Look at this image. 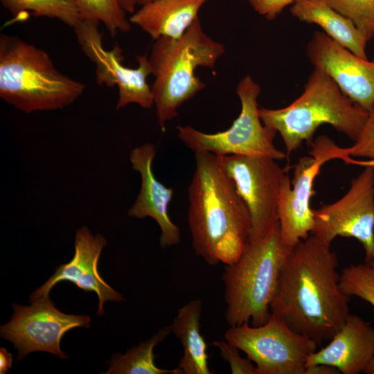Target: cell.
Segmentation results:
<instances>
[{
    "label": "cell",
    "instance_id": "1",
    "mask_svg": "<svg viewBox=\"0 0 374 374\" xmlns=\"http://www.w3.org/2000/svg\"><path fill=\"white\" fill-rule=\"evenodd\" d=\"M338 260L330 245L310 235L290 252L283 266L271 314L319 346L341 328L350 296L339 286Z\"/></svg>",
    "mask_w": 374,
    "mask_h": 374
},
{
    "label": "cell",
    "instance_id": "2",
    "mask_svg": "<svg viewBox=\"0 0 374 374\" xmlns=\"http://www.w3.org/2000/svg\"><path fill=\"white\" fill-rule=\"evenodd\" d=\"M195 169L188 188V224L195 254L207 264L235 262L249 242L250 214L220 156L195 152Z\"/></svg>",
    "mask_w": 374,
    "mask_h": 374
},
{
    "label": "cell",
    "instance_id": "3",
    "mask_svg": "<svg viewBox=\"0 0 374 374\" xmlns=\"http://www.w3.org/2000/svg\"><path fill=\"white\" fill-rule=\"evenodd\" d=\"M86 87L57 70L44 50L18 36L0 34V98L7 104L26 114L63 109Z\"/></svg>",
    "mask_w": 374,
    "mask_h": 374
},
{
    "label": "cell",
    "instance_id": "4",
    "mask_svg": "<svg viewBox=\"0 0 374 374\" xmlns=\"http://www.w3.org/2000/svg\"><path fill=\"white\" fill-rule=\"evenodd\" d=\"M263 124L280 135L287 154L298 150L303 141L308 145L322 125L356 141L368 112L353 103L322 70L314 68L302 94L288 106L280 109L259 108Z\"/></svg>",
    "mask_w": 374,
    "mask_h": 374
},
{
    "label": "cell",
    "instance_id": "5",
    "mask_svg": "<svg viewBox=\"0 0 374 374\" xmlns=\"http://www.w3.org/2000/svg\"><path fill=\"white\" fill-rule=\"evenodd\" d=\"M224 53V46L204 32L199 17L181 37L154 40L149 57L154 76L151 89L162 132L166 123L178 116L179 107L205 88L195 69H213Z\"/></svg>",
    "mask_w": 374,
    "mask_h": 374
},
{
    "label": "cell",
    "instance_id": "6",
    "mask_svg": "<svg viewBox=\"0 0 374 374\" xmlns=\"http://www.w3.org/2000/svg\"><path fill=\"white\" fill-rule=\"evenodd\" d=\"M291 251L282 240L278 223L262 239L249 242L235 262L225 265L222 280L229 327L249 322L259 326L269 320L280 272Z\"/></svg>",
    "mask_w": 374,
    "mask_h": 374
},
{
    "label": "cell",
    "instance_id": "7",
    "mask_svg": "<svg viewBox=\"0 0 374 374\" xmlns=\"http://www.w3.org/2000/svg\"><path fill=\"white\" fill-rule=\"evenodd\" d=\"M260 87L250 75L238 84L241 110L231 127L222 132L205 133L190 125H177V136L195 152H207L218 156H262L281 160L287 154L274 144L276 132L265 125L258 112V97Z\"/></svg>",
    "mask_w": 374,
    "mask_h": 374
},
{
    "label": "cell",
    "instance_id": "8",
    "mask_svg": "<svg viewBox=\"0 0 374 374\" xmlns=\"http://www.w3.org/2000/svg\"><path fill=\"white\" fill-rule=\"evenodd\" d=\"M224 338L254 364L256 374H304L308 357L319 347L271 314L259 326L229 327Z\"/></svg>",
    "mask_w": 374,
    "mask_h": 374
},
{
    "label": "cell",
    "instance_id": "9",
    "mask_svg": "<svg viewBox=\"0 0 374 374\" xmlns=\"http://www.w3.org/2000/svg\"><path fill=\"white\" fill-rule=\"evenodd\" d=\"M220 159L248 208L249 242L262 239L278 224V202L285 170L267 157L235 154Z\"/></svg>",
    "mask_w": 374,
    "mask_h": 374
},
{
    "label": "cell",
    "instance_id": "10",
    "mask_svg": "<svg viewBox=\"0 0 374 374\" xmlns=\"http://www.w3.org/2000/svg\"><path fill=\"white\" fill-rule=\"evenodd\" d=\"M99 23L84 19L73 28L82 51L95 65L96 83L108 87L117 86V110L132 103L143 109L152 108L153 96L151 86L147 82L148 77L152 74L149 57L146 55H139L136 56L138 67L125 66L122 50L118 45L108 51L103 47Z\"/></svg>",
    "mask_w": 374,
    "mask_h": 374
},
{
    "label": "cell",
    "instance_id": "11",
    "mask_svg": "<svg viewBox=\"0 0 374 374\" xmlns=\"http://www.w3.org/2000/svg\"><path fill=\"white\" fill-rule=\"evenodd\" d=\"M310 235L330 245L337 236L355 238L364 261H374V166H366L337 201L314 210Z\"/></svg>",
    "mask_w": 374,
    "mask_h": 374
},
{
    "label": "cell",
    "instance_id": "12",
    "mask_svg": "<svg viewBox=\"0 0 374 374\" xmlns=\"http://www.w3.org/2000/svg\"><path fill=\"white\" fill-rule=\"evenodd\" d=\"M28 306L13 304L14 314L0 328V335L18 350L17 362L34 351H44L67 359L60 349L63 335L74 328L90 326L86 315L67 314L57 309L48 295L31 301Z\"/></svg>",
    "mask_w": 374,
    "mask_h": 374
},
{
    "label": "cell",
    "instance_id": "13",
    "mask_svg": "<svg viewBox=\"0 0 374 374\" xmlns=\"http://www.w3.org/2000/svg\"><path fill=\"white\" fill-rule=\"evenodd\" d=\"M307 55L353 103L368 112L374 107V59L358 57L321 31L313 34Z\"/></svg>",
    "mask_w": 374,
    "mask_h": 374
},
{
    "label": "cell",
    "instance_id": "14",
    "mask_svg": "<svg viewBox=\"0 0 374 374\" xmlns=\"http://www.w3.org/2000/svg\"><path fill=\"white\" fill-rule=\"evenodd\" d=\"M324 163L317 154L301 157L294 167L292 180L288 175L283 179L278 202V223L282 240L291 250L307 238L313 229L314 209L310 206L312 186Z\"/></svg>",
    "mask_w": 374,
    "mask_h": 374
},
{
    "label": "cell",
    "instance_id": "15",
    "mask_svg": "<svg viewBox=\"0 0 374 374\" xmlns=\"http://www.w3.org/2000/svg\"><path fill=\"white\" fill-rule=\"evenodd\" d=\"M106 244L107 240L101 233L93 235L85 226L78 229L75 234L73 258L56 268L55 274L30 295V302L48 295L53 286L63 280H69L86 292H94L98 297L96 312L98 316L104 314L105 301H124L122 294L108 285L98 271L99 257Z\"/></svg>",
    "mask_w": 374,
    "mask_h": 374
},
{
    "label": "cell",
    "instance_id": "16",
    "mask_svg": "<svg viewBox=\"0 0 374 374\" xmlns=\"http://www.w3.org/2000/svg\"><path fill=\"white\" fill-rule=\"evenodd\" d=\"M156 152V146L146 143L135 147L130 154L132 168L141 177V188L127 215L138 219L150 217L155 220L161 229L160 246L165 249L180 242V229L171 220L168 211L174 194L173 188L160 182L153 172L152 163Z\"/></svg>",
    "mask_w": 374,
    "mask_h": 374
},
{
    "label": "cell",
    "instance_id": "17",
    "mask_svg": "<svg viewBox=\"0 0 374 374\" xmlns=\"http://www.w3.org/2000/svg\"><path fill=\"white\" fill-rule=\"evenodd\" d=\"M330 341L308 357L305 367L323 364L344 374H358L374 357V328L356 314H349Z\"/></svg>",
    "mask_w": 374,
    "mask_h": 374
},
{
    "label": "cell",
    "instance_id": "18",
    "mask_svg": "<svg viewBox=\"0 0 374 374\" xmlns=\"http://www.w3.org/2000/svg\"><path fill=\"white\" fill-rule=\"evenodd\" d=\"M208 0H152L129 18L154 40L160 37H181L198 17Z\"/></svg>",
    "mask_w": 374,
    "mask_h": 374
},
{
    "label": "cell",
    "instance_id": "19",
    "mask_svg": "<svg viewBox=\"0 0 374 374\" xmlns=\"http://www.w3.org/2000/svg\"><path fill=\"white\" fill-rule=\"evenodd\" d=\"M290 11L299 20L319 26L330 38L355 55L368 59L365 37L350 19L324 0H298Z\"/></svg>",
    "mask_w": 374,
    "mask_h": 374
},
{
    "label": "cell",
    "instance_id": "20",
    "mask_svg": "<svg viewBox=\"0 0 374 374\" xmlns=\"http://www.w3.org/2000/svg\"><path fill=\"white\" fill-rule=\"evenodd\" d=\"M203 305L195 299L179 308L172 323L171 333L178 339L183 355L177 368L181 374H211L207 344L200 331Z\"/></svg>",
    "mask_w": 374,
    "mask_h": 374
},
{
    "label": "cell",
    "instance_id": "21",
    "mask_svg": "<svg viewBox=\"0 0 374 374\" xmlns=\"http://www.w3.org/2000/svg\"><path fill=\"white\" fill-rule=\"evenodd\" d=\"M170 333L169 325L161 328L150 339L129 349L125 354H114L109 369L103 374H181L177 367L161 368L154 363V347Z\"/></svg>",
    "mask_w": 374,
    "mask_h": 374
},
{
    "label": "cell",
    "instance_id": "22",
    "mask_svg": "<svg viewBox=\"0 0 374 374\" xmlns=\"http://www.w3.org/2000/svg\"><path fill=\"white\" fill-rule=\"evenodd\" d=\"M14 19L35 17L57 19L71 28L83 19L74 0H0Z\"/></svg>",
    "mask_w": 374,
    "mask_h": 374
},
{
    "label": "cell",
    "instance_id": "23",
    "mask_svg": "<svg viewBox=\"0 0 374 374\" xmlns=\"http://www.w3.org/2000/svg\"><path fill=\"white\" fill-rule=\"evenodd\" d=\"M74 1L83 19L103 22L111 37H116L118 31L130 30L132 24L126 18V12L122 8L120 0Z\"/></svg>",
    "mask_w": 374,
    "mask_h": 374
},
{
    "label": "cell",
    "instance_id": "24",
    "mask_svg": "<svg viewBox=\"0 0 374 374\" xmlns=\"http://www.w3.org/2000/svg\"><path fill=\"white\" fill-rule=\"evenodd\" d=\"M332 159H341L347 163L368 166L374 161V107L368 112V118L362 130L353 145L342 148L332 140L328 144Z\"/></svg>",
    "mask_w": 374,
    "mask_h": 374
},
{
    "label": "cell",
    "instance_id": "25",
    "mask_svg": "<svg viewBox=\"0 0 374 374\" xmlns=\"http://www.w3.org/2000/svg\"><path fill=\"white\" fill-rule=\"evenodd\" d=\"M341 291L368 302L374 308V261L350 265L340 273Z\"/></svg>",
    "mask_w": 374,
    "mask_h": 374
},
{
    "label": "cell",
    "instance_id": "26",
    "mask_svg": "<svg viewBox=\"0 0 374 374\" xmlns=\"http://www.w3.org/2000/svg\"><path fill=\"white\" fill-rule=\"evenodd\" d=\"M350 19L369 42L374 38V0H324Z\"/></svg>",
    "mask_w": 374,
    "mask_h": 374
},
{
    "label": "cell",
    "instance_id": "27",
    "mask_svg": "<svg viewBox=\"0 0 374 374\" xmlns=\"http://www.w3.org/2000/svg\"><path fill=\"white\" fill-rule=\"evenodd\" d=\"M212 345L219 350L232 374H256L254 364L247 357H242L239 353L240 350L226 340L214 341Z\"/></svg>",
    "mask_w": 374,
    "mask_h": 374
},
{
    "label": "cell",
    "instance_id": "28",
    "mask_svg": "<svg viewBox=\"0 0 374 374\" xmlns=\"http://www.w3.org/2000/svg\"><path fill=\"white\" fill-rule=\"evenodd\" d=\"M298 0H248L251 6L259 15L268 20L275 19L288 5Z\"/></svg>",
    "mask_w": 374,
    "mask_h": 374
},
{
    "label": "cell",
    "instance_id": "29",
    "mask_svg": "<svg viewBox=\"0 0 374 374\" xmlns=\"http://www.w3.org/2000/svg\"><path fill=\"white\" fill-rule=\"evenodd\" d=\"M340 372L335 367L323 364H316L305 367L304 374H337Z\"/></svg>",
    "mask_w": 374,
    "mask_h": 374
},
{
    "label": "cell",
    "instance_id": "30",
    "mask_svg": "<svg viewBox=\"0 0 374 374\" xmlns=\"http://www.w3.org/2000/svg\"><path fill=\"white\" fill-rule=\"evenodd\" d=\"M12 355L5 348H0V373H6L12 367Z\"/></svg>",
    "mask_w": 374,
    "mask_h": 374
},
{
    "label": "cell",
    "instance_id": "31",
    "mask_svg": "<svg viewBox=\"0 0 374 374\" xmlns=\"http://www.w3.org/2000/svg\"><path fill=\"white\" fill-rule=\"evenodd\" d=\"M141 0H120L122 8L126 12L134 13L137 5H139Z\"/></svg>",
    "mask_w": 374,
    "mask_h": 374
},
{
    "label": "cell",
    "instance_id": "32",
    "mask_svg": "<svg viewBox=\"0 0 374 374\" xmlns=\"http://www.w3.org/2000/svg\"><path fill=\"white\" fill-rule=\"evenodd\" d=\"M364 373L367 374H374V357L365 368Z\"/></svg>",
    "mask_w": 374,
    "mask_h": 374
},
{
    "label": "cell",
    "instance_id": "33",
    "mask_svg": "<svg viewBox=\"0 0 374 374\" xmlns=\"http://www.w3.org/2000/svg\"><path fill=\"white\" fill-rule=\"evenodd\" d=\"M151 1H152V0H141V1L139 3V5L141 6V5L145 4V3H148V2H150Z\"/></svg>",
    "mask_w": 374,
    "mask_h": 374
},
{
    "label": "cell",
    "instance_id": "34",
    "mask_svg": "<svg viewBox=\"0 0 374 374\" xmlns=\"http://www.w3.org/2000/svg\"><path fill=\"white\" fill-rule=\"evenodd\" d=\"M328 139H329V138L328 137V138L326 139V143H325V145H326V150H327V147H326V145H327V142H328ZM327 151H328V150H327ZM328 155H329V154H328ZM329 157L330 158V155H329ZM372 161H373V160H372Z\"/></svg>",
    "mask_w": 374,
    "mask_h": 374
},
{
    "label": "cell",
    "instance_id": "35",
    "mask_svg": "<svg viewBox=\"0 0 374 374\" xmlns=\"http://www.w3.org/2000/svg\"><path fill=\"white\" fill-rule=\"evenodd\" d=\"M327 138H328V136H327L326 139H327ZM326 139H325L324 145H325V143H326ZM325 148H326V145H325ZM326 152H327V150H326ZM327 153H328V152H327ZM328 157H329V155H328ZM330 160H331V159H330Z\"/></svg>",
    "mask_w": 374,
    "mask_h": 374
}]
</instances>
